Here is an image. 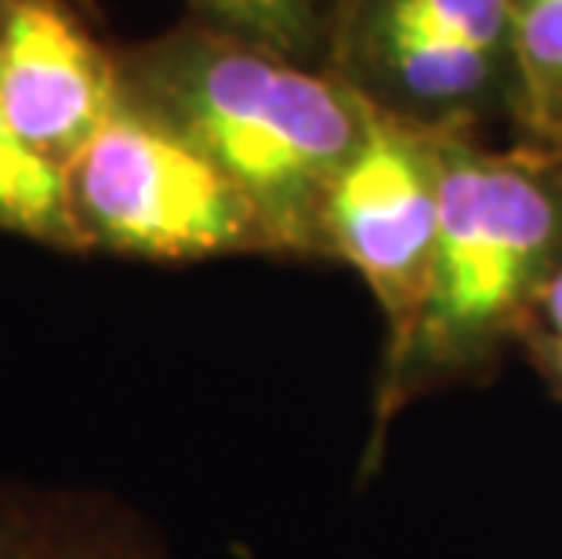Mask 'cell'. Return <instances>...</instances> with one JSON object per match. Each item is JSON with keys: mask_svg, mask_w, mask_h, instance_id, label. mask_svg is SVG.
Here are the masks:
<instances>
[{"mask_svg": "<svg viewBox=\"0 0 562 559\" xmlns=\"http://www.w3.org/2000/svg\"><path fill=\"white\" fill-rule=\"evenodd\" d=\"M522 342H526V349L533 353V360L544 371L548 382H555L562 389V338L559 335H541V331H530V335H526Z\"/></svg>", "mask_w": 562, "mask_h": 559, "instance_id": "7c38bea8", "label": "cell"}, {"mask_svg": "<svg viewBox=\"0 0 562 559\" xmlns=\"http://www.w3.org/2000/svg\"><path fill=\"white\" fill-rule=\"evenodd\" d=\"M203 26L236 33L305 66L327 69L345 0H186Z\"/></svg>", "mask_w": 562, "mask_h": 559, "instance_id": "30bf717a", "label": "cell"}, {"mask_svg": "<svg viewBox=\"0 0 562 559\" xmlns=\"http://www.w3.org/2000/svg\"><path fill=\"white\" fill-rule=\"evenodd\" d=\"M516 110L526 142H562V0H508Z\"/></svg>", "mask_w": 562, "mask_h": 559, "instance_id": "9c48e42d", "label": "cell"}, {"mask_svg": "<svg viewBox=\"0 0 562 559\" xmlns=\"http://www.w3.org/2000/svg\"><path fill=\"white\" fill-rule=\"evenodd\" d=\"M66 186L83 251L149 261L277 255L258 211L214 160L124 99L66 164Z\"/></svg>", "mask_w": 562, "mask_h": 559, "instance_id": "3957f363", "label": "cell"}, {"mask_svg": "<svg viewBox=\"0 0 562 559\" xmlns=\"http://www.w3.org/2000/svg\"><path fill=\"white\" fill-rule=\"evenodd\" d=\"M0 230L63 251H83L69 208L66 168L33 149L8 124L4 110H0Z\"/></svg>", "mask_w": 562, "mask_h": 559, "instance_id": "ba28073f", "label": "cell"}, {"mask_svg": "<svg viewBox=\"0 0 562 559\" xmlns=\"http://www.w3.org/2000/svg\"><path fill=\"white\" fill-rule=\"evenodd\" d=\"M22 4V0H0V33H4V26H8V19L15 15V8Z\"/></svg>", "mask_w": 562, "mask_h": 559, "instance_id": "4fadbf2b", "label": "cell"}, {"mask_svg": "<svg viewBox=\"0 0 562 559\" xmlns=\"http://www.w3.org/2000/svg\"><path fill=\"white\" fill-rule=\"evenodd\" d=\"M530 331H541V335H559L562 338V269L548 280V288L541 294V302L533 309ZM526 331V335H530Z\"/></svg>", "mask_w": 562, "mask_h": 559, "instance_id": "8fae6325", "label": "cell"}, {"mask_svg": "<svg viewBox=\"0 0 562 559\" xmlns=\"http://www.w3.org/2000/svg\"><path fill=\"white\" fill-rule=\"evenodd\" d=\"M121 99L116 52L66 0H22L0 33V110L22 138L66 168Z\"/></svg>", "mask_w": 562, "mask_h": 559, "instance_id": "8992f818", "label": "cell"}, {"mask_svg": "<svg viewBox=\"0 0 562 559\" xmlns=\"http://www.w3.org/2000/svg\"><path fill=\"white\" fill-rule=\"evenodd\" d=\"M0 559H167L121 497L0 476Z\"/></svg>", "mask_w": 562, "mask_h": 559, "instance_id": "52a82bcc", "label": "cell"}, {"mask_svg": "<svg viewBox=\"0 0 562 559\" xmlns=\"http://www.w3.org/2000/svg\"><path fill=\"white\" fill-rule=\"evenodd\" d=\"M327 69L396 121L442 131L512 121L508 0H345Z\"/></svg>", "mask_w": 562, "mask_h": 559, "instance_id": "277c9868", "label": "cell"}, {"mask_svg": "<svg viewBox=\"0 0 562 559\" xmlns=\"http://www.w3.org/2000/svg\"><path fill=\"white\" fill-rule=\"evenodd\" d=\"M562 269V142L490 149L450 131L439 244L422 316L385 360L381 418L428 385L480 374L522 342L548 280Z\"/></svg>", "mask_w": 562, "mask_h": 559, "instance_id": "7a4b0ae2", "label": "cell"}, {"mask_svg": "<svg viewBox=\"0 0 562 559\" xmlns=\"http://www.w3.org/2000/svg\"><path fill=\"white\" fill-rule=\"evenodd\" d=\"M116 66L124 102L214 160L258 211L272 251L323 258L330 189L378 116L363 94L196 19L116 52Z\"/></svg>", "mask_w": 562, "mask_h": 559, "instance_id": "6da1fadb", "label": "cell"}, {"mask_svg": "<svg viewBox=\"0 0 562 559\" xmlns=\"http://www.w3.org/2000/svg\"><path fill=\"white\" fill-rule=\"evenodd\" d=\"M447 138L442 127L378 113L323 211V258L352 266L378 299L385 360L411 338L432 280Z\"/></svg>", "mask_w": 562, "mask_h": 559, "instance_id": "5b68a950", "label": "cell"}]
</instances>
